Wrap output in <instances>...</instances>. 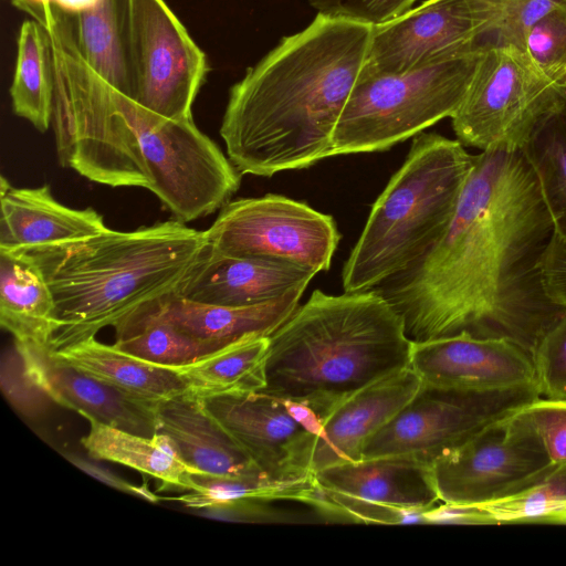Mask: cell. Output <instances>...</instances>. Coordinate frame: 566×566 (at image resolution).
Segmentation results:
<instances>
[{
	"label": "cell",
	"instance_id": "35",
	"mask_svg": "<svg viewBox=\"0 0 566 566\" xmlns=\"http://www.w3.org/2000/svg\"><path fill=\"white\" fill-rule=\"evenodd\" d=\"M532 358L541 395L566 399V315L542 336Z\"/></svg>",
	"mask_w": 566,
	"mask_h": 566
},
{
	"label": "cell",
	"instance_id": "20",
	"mask_svg": "<svg viewBox=\"0 0 566 566\" xmlns=\"http://www.w3.org/2000/svg\"><path fill=\"white\" fill-rule=\"evenodd\" d=\"M157 432L198 473L269 479L233 436L190 392L156 402ZM270 480V479H269ZM273 481V480H272Z\"/></svg>",
	"mask_w": 566,
	"mask_h": 566
},
{
	"label": "cell",
	"instance_id": "26",
	"mask_svg": "<svg viewBox=\"0 0 566 566\" xmlns=\"http://www.w3.org/2000/svg\"><path fill=\"white\" fill-rule=\"evenodd\" d=\"M88 433L81 442L90 457L129 467L160 480L167 489L188 491L191 473L170 439L157 432L145 437L99 422H90Z\"/></svg>",
	"mask_w": 566,
	"mask_h": 566
},
{
	"label": "cell",
	"instance_id": "24",
	"mask_svg": "<svg viewBox=\"0 0 566 566\" xmlns=\"http://www.w3.org/2000/svg\"><path fill=\"white\" fill-rule=\"evenodd\" d=\"M53 352L61 360L140 399L157 402L189 391L177 368L146 361L95 336Z\"/></svg>",
	"mask_w": 566,
	"mask_h": 566
},
{
	"label": "cell",
	"instance_id": "5",
	"mask_svg": "<svg viewBox=\"0 0 566 566\" xmlns=\"http://www.w3.org/2000/svg\"><path fill=\"white\" fill-rule=\"evenodd\" d=\"M51 127L60 164L109 187L153 189L186 148L185 122L161 117L96 76L67 44L51 36Z\"/></svg>",
	"mask_w": 566,
	"mask_h": 566
},
{
	"label": "cell",
	"instance_id": "14",
	"mask_svg": "<svg viewBox=\"0 0 566 566\" xmlns=\"http://www.w3.org/2000/svg\"><path fill=\"white\" fill-rule=\"evenodd\" d=\"M491 45L488 21L467 0H427L374 27L359 77L402 74Z\"/></svg>",
	"mask_w": 566,
	"mask_h": 566
},
{
	"label": "cell",
	"instance_id": "27",
	"mask_svg": "<svg viewBox=\"0 0 566 566\" xmlns=\"http://www.w3.org/2000/svg\"><path fill=\"white\" fill-rule=\"evenodd\" d=\"M12 108L39 132L51 126L54 97V66L48 31L35 20L23 21L12 84Z\"/></svg>",
	"mask_w": 566,
	"mask_h": 566
},
{
	"label": "cell",
	"instance_id": "6",
	"mask_svg": "<svg viewBox=\"0 0 566 566\" xmlns=\"http://www.w3.org/2000/svg\"><path fill=\"white\" fill-rule=\"evenodd\" d=\"M473 158L458 139L423 132L412 137L344 264V292L374 290L427 254L451 222Z\"/></svg>",
	"mask_w": 566,
	"mask_h": 566
},
{
	"label": "cell",
	"instance_id": "21",
	"mask_svg": "<svg viewBox=\"0 0 566 566\" xmlns=\"http://www.w3.org/2000/svg\"><path fill=\"white\" fill-rule=\"evenodd\" d=\"M0 251H22L80 240L107 229L93 208L59 202L48 185L18 188L0 179Z\"/></svg>",
	"mask_w": 566,
	"mask_h": 566
},
{
	"label": "cell",
	"instance_id": "15",
	"mask_svg": "<svg viewBox=\"0 0 566 566\" xmlns=\"http://www.w3.org/2000/svg\"><path fill=\"white\" fill-rule=\"evenodd\" d=\"M28 381L90 422L157 433L156 402L140 399L57 358L49 343L14 340Z\"/></svg>",
	"mask_w": 566,
	"mask_h": 566
},
{
	"label": "cell",
	"instance_id": "31",
	"mask_svg": "<svg viewBox=\"0 0 566 566\" xmlns=\"http://www.w3.org/2000/svg\"><path fill=\"white\" fill-rule=\"evenodd\" d=\"M522 151L537 178L554 231L566 237V105L536 128Z\"/></svg>",
	"mask_w": 566,
	"mask_h": 566
},
{
	"label": "cell",
	"instance_id": "38",
	"mask_svg": "<svg viewBox=\"0 0 566 566\" xmlns=\"http://www.w3.org/2000/svg\"><path fill=\"white\" fill-rule=\"evenodd\" d=\"M541 279L547 297L566 310V237L555 231L542 256Z\"/></svg>",
	"mask_w": 566,
	"mask_h": 566
},
{
	"label": "cell",
	"instance_id": "10",
	"mask_svg": "<svg viewBox=\"0 0 566 566\" xmlns=\"http://www.w3.org/2000/svg\"><path fill=\"white\" fill-rule=\"evenodd\" d=\"M224 254L285 260L327 271L342 238L334 218L282 195L229 200L205 231Z\"/></svg>",
	"mask_w": 566,
	"mask_h": 566
},
{
	"label": "cell",
	"instance_id": "30",
	"mask_svg": "<svg viewBox=\"0 0 566 566\" xmlns=\"http://www.w3.org/2000/svg\"><path fill=\"white\" fill-rule=\"evenodd\" d=\"M314 479L276 482L269 479H247L191 473L188 491L175 500L187 507L207 510L242 500H289L310 505L317 493Z\"/></svg>",
	"mask_w": 566,
	"mask_h": 566
},
{
	"label": "cell",
	"instance_id": "40",
	"mask_svg": "<svg viewBox=\"0 0 566 566\" xmlns=\"http://www.w3.org/2000/svg\"><path fill=\"white\" fill-rule=\"evenodd\" d=\"M562 86L566 90V78L562 82Z\"/></svg>",
	"mask_w": 566,
	"mask_h": 566
},
{
	"label": "cell",
	"instance_id": "8",
	"mask_svg": "<svg viewBox=\"0 0 566 566\" xmlns=\"http://www.w3.org/2000/svg\"><path fill=\"white\" fill-rule=\"evenodd\" d=\"M566 105V90L511 44L485 49L469 91L451 117L457 139L481 151L522 150L536 128Z\"/></svg>",
	"mask_w": 566,
	"mask_h": 566
},
{
	"label": "cell",
	"instance_id": "2",
	"mask_svg": "<svg viewBox=\"0 0 566 566\" xmlns=\"http://www.w3.org/2000/svg\"><path fill=\"white\" fill-rule=\"evenodd\" d=\"M373 25L317 13L229 91L220 135L242 175L271 177L334 156L333 135Z\"/></svg>",
	"mask_w": 566,
	"mask_h": 566
},
{
	"label": "cell",
	"instance_id": "28",
	"mask_svg": "<svg viewBox=\"0 0 566 566\" xmlns=\"http://www.w3.org/2000/svg\"><path fill=\"white\" fill-rule=\"evenodd\" d=\"M119 350L165 367H184L199 361L226 347L196 338L143 304L115 326Z\"/></svg>",
	"mask_w": 566,
	"mask_h": 566
},
{
	"label": "cell",
	"instance_id": "9",
	"mask_svg": "<svg viewBox=\"0 0 566 566\" xmlns=\"http://www.w3.org/2000/svg\"><path fill=\"white\" fill-rule=\"evenodd\" d=\"M541 396L537 382L479 390L422 381L413 398L366 442L363 459L403 457L432 465Z\"/></svg>",
	"mask_w": 566,
	"mask_h": 566
},
{
	"label": "cell",
	"instance_id": "36",
	"mask_svg": "<svg viewBox=\"0 0 566 566\" xmlns=\"http://www.w3.org/2000/svg\"><path fill=\"white\" fill-rule=\"evenodd\" d=\"M555 465L566 464V399H536L518 410Z\"/></svg>",
	"mask_w": 566,
	"mask_h": 566
},
{
	"label": "cell",
	"instance_id": "32",
	"mask_svg": "<svg viewBox=\"0 0 566 566\" xmlns=\"http://www.w3.org/2000/svg\"><path fill=\"white\" fill-rule=\"evenodd\" d=\"M476 506L485 524L545 523L566 511V464L556 467L543 481L516 495Z\"/></svg>",
	"mask_w": 566,
	"mask_h": 566
},
{
	"label": "cell",
	"instance_id": "23",
	"mask_svg": "<svg viewBox=\"0 0 566 566\" xmlns=\"http://www.w3.org/2000/svg\"><path fill=\"white\" fill-rule=\"evenodd\" d=\"M306 289L253 306H223L193 302L177 293L149 301L146 306L189 335L228 347L250 336H271L300 306Z\"/></svg>",
	"mask_w": 566,
	"mask_h": 566
},
{
	"label": "cell",
	"instance_id": "29",
	"mask_svg": "<svg viewBox=\"0 0 566 566\" xmlns=\"http://www.w3.org/2000/svg\"><path fill=\"white\" fill-rule=\"evenodd\" d=\"M269 347L270 336H250L177 369L198 397L262 390Z\"/></svg>",
	"mask_w": 566,
	"mask_h": 566
},
{
	"label": "cell",
	"instance_id": "33",
	"mask_svg": "<svg viewBox=\"0 0 566 566\" xmlns=\"http://www.w3.org/2000/svg\"><path fill=\"white\" fill-rule=\"evenodd\" d=\"M490 25L492 45L511 44L525 50L528 29L544 14L566 8V0H467Z\"/></svg>",
	"mask_w": 566,
	"mask_h": 566
},
{
	"label": "cell",
	"instance_id": "39",
	"mask_svg": "<svg viewBox=\"0 0 566 566\" xmlns=\"http://www.w3.org/2000/svg\"><path fill=\"white\" fill-rule=\"evenodd\" d=\"M545 523L566 524V511L551 516Z\"/></svg>",
	"mask_w": 566,
	"mask_h": 566
},
{
	"label": "cell",
	"instance_id": "34",
	"mask_svg": "<svg viewBox=\"0 0 566 566\" xmlns=\"http://www.w3.org/2000/svg\"><path fill=\"white\" fill-rule=\"evenodd\" d=\"M525 51L545 76L562 86L566 78V8L547 12L528 29Z\"/></svg>",
	"mask_w": 566,
	"mask_h": 566
},
{
	"label": "cell",
	"instance_id": "4",
	"mask_svg": "<svg viewBox=\"0 0 566 566\" xmlns=\"http://www.w3.org/2000/svg\"><path fill=\"white\" fill-rule=\"evenodd\" d=\"M403 321L376 290H315L271 336L262 391L308 407L323 422L347 399L410 367Z\"/></svg>",
	"mask_w": 566,
	"mask_h": 566
},
{
	"label": "cell",
	"instance_id": "18",
	"mask_svg": "<svg viewBox=\"0 0 566 566\" xmlns=\"http://www.w3.org/2000/svg\"><path fill=\"white\" fill-rule=\"evenodd\" d=\"M316 274L313 269L290 261L234 256L207 245L177 294L205 304L253 306L295 289H306Z\"/></svg>",
	"mask_w": 566,
	"mask_h": 566
},
{
	"label": "cell",
	"instance_id": "11",
	"mask_svg": "<svg viewBox=\"0 0 566 566\" xmlns=\"http://www.w3.org/2000/svg\"><path fill=\"white\" fill-rule=\"evenodd\" d=\"M556 467L517 411L438 459L431 470L442 503L482 505L536 485Z\"/></svg>",
	"mask_w": 566,
	"mask_h": 566
},
{
	"label": "cell",
	"instance_id": "19",
	"mask_svg": "<svg viewBox=\"0 0 566 566\" xmlns=\"http://www.w3.org/2000/svg\"><path fill=\"white\" fill-rule=\"evenodd\" d=\"M421 378L411 368L389 375L343 402L324 422L312 472L363 460L366 442L418 392Z\"/></svg>",
	"mask_w": 566,
	"mask_h": 566
},
{
	"label": "cell",
	"instance_id": "17",
	"mask_svg": "<svg viewBox=\"0 0 566 566\" xmlns=\"http://www.w3.org/2000/svg\"><path fill=\"white\" fill-rule=\"evenodd\" d=\"M410 367L423 382L490 390L536 382L532 356L503 338L467 333L413 343Z\"/></svg>",
	"mask_w": 566,
	"mask_h": 566
},
{
	"label": "cell",
	"instance_id": "37",
	"mask_svg": "<svg viewBox=\"0 0 566 566\" xmlns=\"http://www.w3.org/2000/svg\"><path fill=\"white\" fill-rule=\"evenodd\" d=\"M416 0H308L321 14L369 25H379L398 18Z\"/></svg>",
	"mask_w": 566,
	"mask_h": 566
},
{
	"label": "cell",
	"instance_id": "25",
	"mask_svg": "<svg viewBox=\"0 0 566 566\" xmlns=\"http://www.w3.org/2000/svg\"><path fill=\"white\" fill-rule=\"evenodd\" d=\"M55 303L40 269L23 253L0 251V323L14 340L49 343Z\"/></svg>",
	"mask_w": 566,
	"mask_h": 566
},
{
	"label": "cell",
	"instance_id": "1",
	"mask_svg": "<svg viewBox=\"0 0 566 566\" xmlns=\"http://www.w3.org/2000/svg\"><path fill=\"white\" fill-rule=\"evenodd\" d=\"M554 233L520 149L481 151L441 239L376 290L413 343L467 333L511 340L531 356L566 310L545 294L541 261Z\"/></svg>",
	"mask_w": 566,
	"mask_h": 566
},
{
	"label": "cell",
	"instance_id": "7",
	"mask_svg": "<svg viewBox=\"0 0 566 566\" xmlns=\"http://www.w3.org/2000/svg\"><path fill=\"white\" fill-rule=\"evenodd\" d=\"M484 51L402 74L358 77L334 130V156L387 150L451 118Z\"/></svg>",
	"mask_w": 566,
	"mask_h": 566
},
{
	"label": "cell",
	"instance_id": "22",
	"mask_svg": "<svg viewBox=\"0 0 566 566\" xmlns=\"http://www.w3.org/2000/svg\"><path fill=\"white\" fill-rule=\"evenodd\" d=\"M326 490L384 505L429 510L441 503L431 465L403 457H377L314 473Z\"/></svg>",
	"mask_w": 566,
	"mask_h": 566
},
{
	"label": "cell",
	"instance_id": "3",
	"mask_svg": "<svg viewBox=\"0 0 566 566\" xmlns=\"http://www.w3.org/2000/svg\"><path fill=\"white\" fill-rule=\"evenodd\" d=\"M207 245L205 231L172 219L13 252L40 269L52 292L56 328L50 346L57 350L177 293Z\"/></svg>",
	"mask_w": 566,
	"mask_h": 566
},
{
	"label": "cell",
	"instance_id": "13",
	"mask_svg": "<svg viewBox=\"0 0 566 566\" xmlns=\"http://www.w3.org/2000/svg\"><path fill=\"white\" fill-rule=\"evenodd\" d=\"M200 399L270 480L313 478L312 461L323 424L308 407L262 390Z\"/></svg>",
	"mask_w": 566,
	"mask_h": 566
},
{
	"label": "cell",
	"instance_id": "12",
	"mask_svg": "<svg viewBox=\"0 0 566 566\" xmlns=\"http://www.w3.org/2000/svg\"><path fill=\"white\" fill-rule=\"evenodd\" d=\"M129 43L134 101L168 119H191L209 66L164 0H132Z\"/></svg>",
	"mask_w": 566,
	"mask_h": 566
},
{
	"label": "cell",
	"instance_id": "16",
	"mask_svg": "<svg viewBox=\"0 0 566 566\" xmlns=\"http://www.w3.org/2000/svg\"><path fill=\"white\" fill-rule=\"evenodd\" d=\"M130 12L132 0H51L35 21L105 84L134 99Z\"/></svg>",
	"mask_w": 566,
	"mask_h": 566
}]
</instances>
